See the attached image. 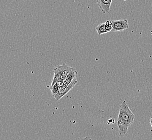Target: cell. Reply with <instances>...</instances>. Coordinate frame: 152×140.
Wrapping results in <instances>:
<instances>
[{"instance_id":"6da1fadb","label":"cell","mask_w":152,"mask_h":140,"mask_svg":"<svg viewBox=\"0 0 152 140\" xmlns=\"http://www.w3.org/2000/svg\"><path fill=\"white\" fill-rule=\"evenodd\" d=\"M134 114L132 113V111L129 108L126 100H124L119 106V113L118 120L121 121L129 127L134 122Z\"/></svg>"},{"instance_id":"7a4b0ae2","label":"cell","mask_w":152,"mask_h":140,"mask_svg":"<svg viewBox=\"0 0 152 140\" xmlns=\"http://www.w3.org/2000/svg\"><path fill=\"white\" fill-rule=\"evenodd\" d=\"M74 68L70 67L66 64L65 63H63L61 65H58L56 66L54 70V75L53 78V82H51V86H53L55 83L58 81H62L64 79L67 74L70 72L71 71L73 70Z\"/></svg>"},{"instance_id":"3957f363","label":"cell","mask_w":152,"mask_h":140,"mask_svg":"<svg viewBox=\"0 0 152 140\" xmlns=\"http://www.w3.org/2000/svg\"><path fill=\"white\" fill-rule=\"evenodd\" d=\"M77 78L73 79V81L70 82V84L67 85H64L62 86L61 87L59 88L56 94H55L53 97L55 98L56 101H58L59 100L61 99V98L64 96L66 94L68 93L70 91L75 85L77 84Z\"/></svg>"},{"instance_id":"277c9868","label":"cell","mask_w":152,"mask_h":140,"mask_svg":"<svg viewBox=\"0 0 152 140\" xmlns=\"http://www.w3.org/2000/svg\"><path fill=\"white\" fill-rule=\"evenodd\" d=\"M112 29L111 31H123L129 28V22L126 19L117 20H111Z\"/></svg>"},{"instance_id":"5b68a950","label":"cell","mask_w":152,"mask_h":140,"mask_svg":"<svg viewBox=\"0 0 152 140\" xmlns=\"http://www.w3.org/2000/svg\"><path fill=\"white\" fill-rule=\"evenodd\" d=\"M112 2V0H96L98 6L104 14L110 12Z\"/></svg>"},{"instance_id":"8992f818","label":"cell","mask_w":152,"mask_h":140,"mask_svg":"<svg viewBox=\"0 0 152 140\" xmlns=\"http://www.w3.org/2000/svg\"><path fill=\"white\" fill-rule=\"evenodd\" d=\"M77 71L75 69H73V70L71 71L69 73H68L67 76L65 78L62 82H63L64 85H67L70 84V82L73 81V79L77 78Z\"/></svg>"},{"instance_id":"52a82bcc","label":"cell","mask_w":152,"mask_h":140,"mask_svg":"<svg viewBox=\"0 0 152 140\" xmlns=\"http://www.w3.org/2000/svg\"><path fill=\"white\" fill-rule=\"evenodd\" d=\"M117 125L120 131V135H125L127 134L129 127L122 122L121 121L117 119Z\"/></svg>"},{"instance_id":"ba28073f","label":"cell","mask_w":152,"mask_h":140,"mask_svg":"<svg viewBox=\"0 0 152 140\" xmlns=\"http://www.w3.org/2000/svg\"><path fill=\"white\" fill-rule=\"evenodd\" d=\"M96 30L98 34L99 35H102L104 34L107 33L106 30L105 24V23L99 24L98 26H96Z\"/></svg>"},{"instance_id":"9c48e42d","label":"cell","mask_w":152,"mask_h":140,"mask_svg":"<svg viewBox=\"0 0 152 140\" xmlns=\"http://www.w3.org/2000/svg\"><path fill=\"white\" fill-rule=\"evenodd\" d=\"M105 24L106 30V32H107H107L111 31L112 29L111 20H106L105 22Z\"/></svg>"},{"instance_id":"30bf717a","label":"cell","mask_w":152,"mask_h":140,"mask_svg":"<svg viewBox=\"0 0 152 140\" xmlns=\"http://www.w3.org/2000/svg\"><path fill=\"white\" fill-rule=\"evenodd\" d=\"M50 90L51 91V93H52V96H53L58 90L59 86H58L57 83L56 82L54 85H53V86L50 87Z\"/></svg>"},{"instance_id":"8fae6325","label":"cell","mask_w":152,"mask_h":140,"mask_svg":"<svg viewBox=\"0 0 152 140\" xmlns=\"http://www.w3.org/2000/svg\"><path fill=\"white\" fill-rule=\"evenodd\" d=\"M115 122V120L114 118H110L109 120L107 121V124L108 125H111V124H113Z\"/></svg>"},{"instance_id":"7c38bea8","label":"cell","mask_w":152,"mask_h":140,"mask_svg":"<svg viewBox=\"0 0 152 140\" xmlns=\"http://www.w3.org/2000/svg\"><path fill=\"white\" fill-rule=\"evenodd\" d=\"M149 122H150V124H151V127H152V117L151 118V119H150Z\"/></svg>"},{"instance_id":"4fadbf2b","label":"cell","mask_w":152,"mask_h":140,"mask_svg":"<svg viewBox=\"0 0 152 140\" xmlns=\"http://www.w3.org/2000/svg\"><path fill=\"white\" fill-rule=\"evenodd\" d=\"M125 1H126V0H125Z\"/></svg>"}]
</instances>
